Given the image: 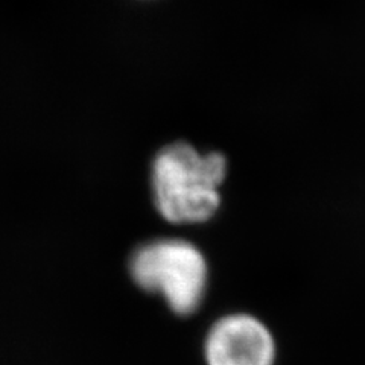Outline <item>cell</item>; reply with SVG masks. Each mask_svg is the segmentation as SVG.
Instances as JSON below:
<instances>
[{
	"mask_svg": "<svg viewBox=\"0 0 365 365\" xmlns=\"http://www.w3.org/2000/svg\"><path fill=\"white\" fill-rule=\"evenodd\" d=\"M202 353L207 365H274L277 346L262 319L237 312L224 315L210 326Z\"/></svg>",
	"mask_w": 365,
	"mask_h": 365,
	"instance_id": "cell-3",
	"label": "cell"
},
{
	"mask_svg": "<svg viewBox=\"0 0 365 365\" xmlns=\"http://www.w3.org/2000/svg\"><path fill=\"white\" fill-rule=\"evenodd\" d=\"M228 162L221 153H200L187 142L160 150L151 165V190L155 210L175 225L210 221L221 207V187Z\"/></svg>",
	"mask_w": 365,
	"mask_h": 365,
	"instance_id": "cell-1",
	"label": "cell"
},
{
	"mask_svg": "<svg viewBox=\"0 0 365 365\" xmlns=\"http://www.w3.org/2000/svg\"><path fill=\"white\" fill-rule=\"evenodd\" d=\"M128 269L137 287L162 297L178 317L195 314L207 294V259L186 239L160 237L142 244L130 257Z\"/></svg>",
	"mask_w": 365,
	"mask_h": 365,
	"instance_id": "cell-2",
	"label": "cell"
}]
</instances>
